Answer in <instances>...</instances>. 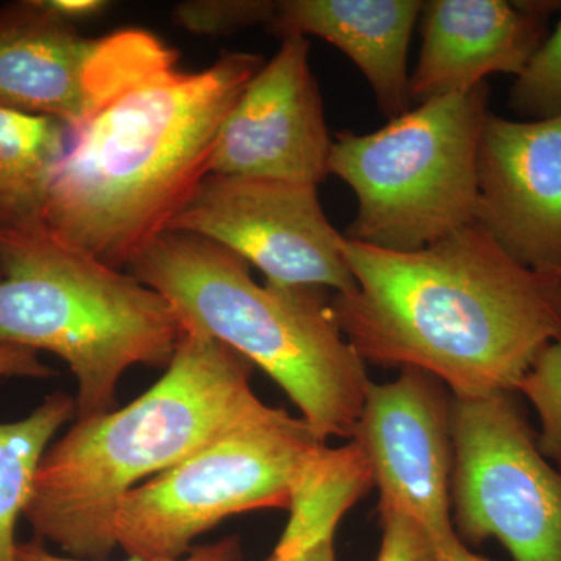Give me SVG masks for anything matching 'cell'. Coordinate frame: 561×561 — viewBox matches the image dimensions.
<instances>
[{"label":"cell","instance_id":"cell-5","mask_svg":"<svg viewBox=\"0 0 561 561\" xmlns=\"http://www.w3.org/2000/svg\"><path fill=\"white\" fill-rule=\"evenodd\" d=\"M0 346L65 360L79 382V420L113 411L135 365L168 368L184 334L161 294L43 225L0 227Z\"/></svg>","mask_w":561,"mask_h":561},{"label":"cell","instance_id":"cell-27","mask_svg":"<svg viewBox=\"0 0 561 561\" xmlns=\"http://www.w3.org/2000/svg\"><path fill=\"white\" fill-rule=\"evenodd\" d=\"M557 278H559V280H560V286H561V273H560V275H559V276H557Z\"/></svg>","mask_w":561,"mask_h":561},{"label":"cell","instance_id":"cell-7","mask_svg":"<svg viewBox=\"0 0 561 561\" xmlns=\"http://www.w3.org/2000/svg\"><path fill=\"white\" fill-rule=\"evenodd\" d=\"M327 442L284 409L264 411L225 432L122 500L114 535L133 560H176L224 519L290 508L327 451Z\"/></svg>","mask_w":561,"mask_h":561},{"label":"cell","instance_id":"cell-22","mask_svg":"<svg viewBox=\"0 0 561 561\" xmlns=\"http://www.w3.org/2000/svg\"><path fill=\"white\" fill-rule=\"evenodd\" d=\"M379 512L382 540L376 561H435L430 541L411 518L391 508Z\"/></svg>","mask_w":561,"mask_h":561},{"label":"cell","instance_id":"cell-20","mask_svg":"<svg viewBox=\"0 0 561 561\" xmlns=\"http://www.w3.org/2000/svg\"><path fill=\"white\" fill-rule=\"evenodd\" d=\"M516 391H522L540 416L538 449L561 472V339L538 353Z\"/></svg>","mask_w":561,"mask_h":561},{"label":"cell","instance_id":"cell-19","mask_svg":"<svg viewBox=\"0 0 561 561\" xmlns=\"http://www.w3.org/2000/svg\"><path fill=\"white\" fill-rule=\"evenodd\" d=\"M508 105L523 121L561 116V20L516 77Z\"/></svg>","mask_w":561,"mask_h":561},{"label":"cell","instance_id":"cell-13","mask_svg":"<svg viewBox=\"0 0 561 561\" xmlns=\"http://www.w3.org/2000/svg\"><path fill=\"white\" fill-rule=\"evenodd\" d=\"M556 5L508 0L423 2V44L411 76V103L471 90L491 73L518 77L548 38L546 21Z\"/></svg>","mask_w":561,"mask_h":561},{"label":"cell","instance_id":"cell-25","mask_svg":"<svg viewBox=\"0 0 561 561\" xmlns=\"http://www.w3.org/2000/svg\"><path fill=\"white\" fill-rule=\"evenodd\" d=\"M43 5L55 16L76 25L77 21L99 16L110 3L103 0H43Z\"/></svg>","mask_w":561,"mask_h":561},{"label":"cell","instance_id":"cell-14","mask_svg":"<svg viewBox=\"0 0 561 561\" xmlns=\"http://www.w3.org/2000/svg\"><path fill=\"white\" fill-rule=\"evenodd\" d=\"M103 38H84L43 0L0 7V108L72 127L91 102Z\"/></svg>","mask_w":561,"mask_h":561},{"label":"cell","instance_id":"cell-9","mask_svg":"<svg viewBox=\"0 0 561 561\" xmlns=\"http://www.w3.org/2000/svg\"><path fill=\"white\" fill-rule=\"evenodd\" d=\"M168 231L219 243L260 268L267 283L356 289L345 236L328 220L311 184L209 173Z\"/></svg>","mask_w":561,"mask_h":561},{"label":"cell","instance_id":"cell-16","mask_svg":"<svg viewBox=\"0 0 561 561\" xmlns=\"http://www.w3.org/2000/svg\"><path fill=\"white\" fill-rule=\"evenodd\" d=\"M68 135L60 121L0 108V227L41 225Z\"/></svg>","mask_w":561,"mask_h":561},{"label":"cell","instance_id":"cell-12","mask_svg":"<svg viewBox=\"0 0 561 561\" xmlns=\"http://www.w3.org/2000/svg\"><path fill=\"white\" fill-rule=\"evenodd\" d=\"M476 221L531 271L561 273V116L512 121L490 113L478 154Z\"/></svg>","mask_w":561,"mask_h":561},{"label":"cell","instance_id":"cell-21","mask_svg":"<svg viewBox=\"0 0 561 561\" xmlns=\"http://www.w3.org/2000/svg\"><path fill=\"white\" fill-rule=\"evenodd\" d=\"M273 0H191L173 10L176 24L197 35L224 36L271 22Z\"/></svg>","mask_w":561,"mask_h":561},{"label":"cell","instance_id":"cell-3","mask_svg":"<svg viewBox=\"0 0 561 561\" xmlns=\"http://www.w3.org/2000/svg\"><path fill=\"white\" fill-rule=\"evenodd\" d=\"M251 364L197 328H184L171 364L122 409L77 420L49 446L24 516L39 540L80 560L116 548L122 500L203 446L264 411Z\"/></svg>","mask_w":561,"mask_h":561},{"label":"cell","instance_id":"cell-2","mask_svg":"<svg viewBox=\"0 0 561 561\" xmlns=\"http://www.w3.org/2000/svg\"><path fill=\"white\" fill-rule=\"evenodd\" d=\"M356 289L335 294L339 330L364 362L415 368L454 400L512 391L561 339V286L508 256L478 221L419 251L345 238Z\"/></svg>","mask_w":561,"mask_h":561},{"label":"cell","instance_id":"cell-28","mask_svg":"<svg viewBox=\"0 0 561 561\" xmlns=\"http://www.w3.org/2000/svg\"><path fill=\"white\" fill-rule=\"evenodd\" d=\"M0 278H2V276H0Z\"/></svg>","mask_w":561,"mask_h":561},{"label":"cell","instance_id":"cell-6","mask_svg":"<svg viewBox=\"0 0 561 561\" xmlns=\"http://www.w3.org/2000/svg\"><path fill=\"white\" fill-rule=\"evenodd\" d=\"M490 88L420 103L379 130L341 131L330 173L348 184L357 214L350 241L389 251H419L474 224L478 154Z\"/></svg>","mask_w":561,"mask_h":561},{"label":"cell","instance_id":"cell-11","mask_svg":"<svg viewBox=\"0 0 561 561\" xmlns=\"http://www.w3.org/2000/svg\"><path fill=\"white\" fill-rule=\"evenodd\" d=\"M309 51L308 38L283 39L221 125L210 173L311 186L330 175L332 138Z\"/></svg>","mask_w":561,"mask_h":561},{"label":"cell","instance_id":"cell-26","mask_svg":"<svg viewBox=\"0 0 561 561\" xmlns=\"http://www.w3.org/2000/svg\"><path fill=\"white\" fill-rule=\"evenodd\" d=\"M265 561H337L334 548V535L321 538V540L312 542L302 551L294 553L290 557H268Z\"/></svg>","mask_w":561,"mask_h":561},{"label":"cell","instance_id":"cell-17","mask_svg":"<svg viewBox=\"0 0 561 561\" xmlns=\"http://www.w3.org/2000/svg\"><path fill=\"white\" fill-rule=\"evenodd\" d=\"M371 485L370 461L356 442L337 449L328 446L295 493L289 524L273 556L290 557L335 535L342 516Z\"/></svg>","mask_w":561,"mask_h":561},{"label":"cell","instance_id":"cell-10","mask_svg":"<svg viewBox=\"0 0 561 561\" xmlns=\"http://www.w3.org/2000/svg\"><path fill=\"white\" fill-rule=\"evenodd\" d=\"M451 401L434 376L401 368L394 381L370 387L353 442L370 461L379 508L411 518L435 561H493L471 552L454 526Z\"/></svg>","mask_w":561,"mask_h":561},{"label":"cell","instance_id":"cell-15","mask_svg":"<svg viewBox=\"0 0 561 561\" xmlns=\"http://www.w3.org/2000/svg\"><path fill=\"white\" fill-rule=\"evenodd\" d=\"M421 10L420 0H279L265 27L283 39L311 35L337 47L393 121L412 106L408 55Z\"/></svg>","mask_w":561,"mask_h":561},{"label":"cell","instance_id":"cell-1","mask_svg":"<svg viewBox=\"0 0 561 561\" xmlns=\"http://www.w3.org/2000/svg\"><path fill=\"white\" fill-rule=\"evenodd\" d=\"M146 31L105 36L87 113L69 128L41 225L110 267H130L210 173L221 125L264 57L225 51L184 70Z\"/></svg>","mask_w":561,"mask_h":561},{"label":"cell","instance_id":"cell-23","mask_svg":"<svg viewBox=\"0 0 561 561\" xmlns=\"http://www.w3.org/2000/svg\"><path fill=\"white\" fill-rule=\"evenodd\" d=\"M241 559V545L239 538L231 537L214 545L201 546L192 549L190 553L176 560L164 561H238ZM18 561H90L80 559H66L47 551L41 542H25L18 546ZM131 561H142L133 560Z\"/></svg>","mask_w":561,"mask_h":561},{"label":"cell","instance_id":"cell-4","mask_svg":"<svg viewBox=\"0 0 561 561\" xmlns=\"http://www.w3.org/2000/svg\"><path fill=\"white\" fill-rule=\"evenodd\" d=\"M179 313L286 391L320 440L350 438L373 382L320 287L257 284L249 262L190 232L168 231L128 267Z\"/></svg>","mask_w":561,"mask_h":561},{"label":"cell","instance_id":"cell-18","mask_svg":"<svg viewBox=\"0 0 561 561\" xmlns=\"http://www.w3.org/2000/svg\"><path fill=\"white\" fill-rule=\"evenodd\" d=\"M77 411L61 391L25 419L0 423V561H18L14 530L31 502L36 471L54 435Z\"/></svg>","mask_w":561,"mask_h":561},{"label":"cell","instance_id":"cell-8","mask_svg":"<svg viewBox=\"0 0 561 561\" xmlns=\"http://www.w3.org/2000/svg\"><path fill=\"white\" fill-rule=\"evenodd\" d=\"M453 522L463 542H502L513 561H561V472L512 391L454 400Z\"/></svg>","mask_w":561,"mask_h":561},{"label":"cell","instance_id":"cell-24","mask_svg":"<svg viewBox=\"0 0 561 561\" xmlns=\"http://www.w3.org/2000/svg\"><path fill=\"white\" fill-rule=\"evenodd\" d=\"M54 375L47 365L36 356V351L20 346H0V378L9 376H28V378H47Z\"/></svg>","mask_w":561,"mask_h":561}]
</instances>
